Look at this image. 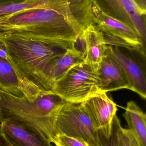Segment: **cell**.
Returning <instances> with one entry per match:
<instances>
[{"label": "cell", "mask_w": 146, "mask_h": 146, "mask_svg": "<svg viewBox=\"0 0 146 146\" xmlns=\"http://www.w3.org/2000/svg\"><path fill=\"white\" fill-rule=\"evenodd\" d=\"M0 146H12L3 135L0 124Z\"/></svg>", "instance_id": "obj_22"}, {"label": "cell", "mask_w": 146, "mask_h": 146, "mask_svg": "<svg viewBox=\"0 0 146 146\" xmlns=\"http://www.w3.org/2000/svg\"><path fill=\"white\" fill-rule=\"evenodd\" d=\"M54 131L55 137L63 135L83 140L91 146H103L101 135L81 104L65 101L55 115Z\"/></svg>", "instance_id": "obj_4"}, {"label": "cell", "mask_w": 146, "mask_h": 146, "mask_svg": "<svg viewBox=\"0 0 146 146\" xmlns=\"http://www.w3.org/2000/svg\"><path fill=\"white\" fill-rule=\"evenodd\" d=\"M0 57L7 60V53L6 46L1 41H0Z\"/></svg>", "instance_id": "obj_21"}, {"label": "cell", "mask_w": 146, "mask_h": 146, "mask_svg": "<svg viewBox=\"0 0 146 146\" xmlns=\"http://www.w3.org/2000/svg\"></svg>", "instance_id": "obj_23"}, {"label": "cell", "mask_w": 146, "mask_h": 146, "mask_svg": "<svg viewBox=\"0 0 146 146\" xmlns=\"http://www.w3.org/2000/svg\"><path fill=\"white\" fill-rule=\"evenodd\" d=\"M119 117L116 116L114 121L117 146H141L134 135L127 129L121 126Z\"/></svg>", "instance_id": "obj_17"}, {"label": "cell", "mask_w": 146, "mask_h": 146, "mask_svg": "<svg viewBox=\"0 0 146 146\" xmlns=\"http://www.w3.org/2000/svg\"><path fill=\"white\" fill-rule=\"evenodd\" d=\"M111 54L123 70L130 85L129 90L138 94L141 98H146L145 68L135 56L119 47L109 46Z\"/></svg>", "instance_id": "obj_8"}, {"label": "cell", "mask_w": 146, "mask_h": 146, "mask_svg": "<svg viewBox=\"0 0 146 146\" xmlns=\"http://www.w3.org/2000/svg\"><path fill=\"white\" fill-rule=\"evenodd\" d=\"M101 91L97 73L84 61L55 82L52 89L64 101L75 104L82 103Z\"/></svg>", "instance_id": "obj_5"}, {"label": "cell", "mask_w": 146, "mask_h": 146, "mask_svg": "<svg viewBox=\"0 0 146 146\" xmlns=\"http://www.w3.org/2000/svg\"><path fill=\"white\" fill-rule=\"evenodd\" d=\"M123 116L129 129L134 135L141 146H146V115L135 102L127 103Z\"/></svg>", "instance_id": "obj_14"}, {"label": "cell", "mask_w": 146, "mask_h": 146, "mask_svg": "<svg viewBox=\"0 0 146 146\" xmlns=\"http://www.w3.org/2000/svg\"><path fill=\"white\" fill-rule=\"evenodd\" d=\"M3 135L12 146H52L49 141L37 133L10 122L1 123Z\"/></svg>", "instance_id": "obj_13"}, {"label": "cell", "mask_w": 146, "mask_h": 146, "mask_svg": "<svg viewBox=\"0 0 146 146\" xmlns=\"http://www.w3.org/2000/svg\"><path fill=\"white\" fill-rule=\"evenodd\" d=\"M92 9L95 25L101 31L105 34L122 39L146 56V46L143 44L139 36L134 29L105 14L95 5H93Z\"/></svg>", "instance_id": "obj_9"}, {"label": "cell", "mask_w": 146, "mask_h": 146, "mask_svg": "<svg viewBox=\"0 0 146 146\" xmlns=\"http://www.w3.org/2000/svg\"><path fill=\"white\" fill-rule=\"evenodd\" d=\"M93 22L89 0H50L44 7L1 15L0 32L70 45Z\"/></svg>", "instance_id": "obj_1"}, {"label": "cell", "mask_w": 146, "mask_h": 146, "mask_svg": "<svg viewBox=\"0 0 146 146\" xmlns=\"http://www.w3.org/2000/svg\"><path fill=\"white\" fill-rule=\"evenodd\" d=\"M65 101L52 91L29 101L0 90V122L14 123L54 144V118Z\"/></svg>", "instance_id": "obj_3"}, {"label": "cell", "mask_w": 146, "mask_h": 146, "mask_svg": "<svg viewBox=\"0 0 146 146\" xmlns=\"http://www.w3.org/2000/svg\"><path fill=\"white\" fill-rule=\"evenodd\" d=\"M101 12L133 28L146 46V15L131 0H91Z\"/></svg>", "instance_id": "obj_6"}, {"label": "cell", "mask_w": 146, "mask_h": 146, "mask_svg": "<svg viewBox=\"0 0 146 146\" xmlns=\"http://www.w3.org/2000/svg\"><path fill=\"white\" fill-rule=\"evenodd\" d=\"M136 5L141 14L146 15V0H131Z\"/></svg>", "instance_id": "obj_19"}, {"label": "cell", "mask_w": 146, "mask_h": 146, "mask_svg": "<svg viewBox=\"0 0 146 146\" xmlns=\"http://www.w3.org/2000/svg\"><path fill=\"white\" fill-rule=\"evenodd\" d=\"M0 90L17 98L25 97L19 88L18 76L11 64L0 57Z\"/></svg>", "instance_id": "obj_15"}, {"label": "cell", "mask_w": 146, "mask_h": 146, "mask_svg": "<svg viewBox=\"0 0 146 146\" xmlns=\"http://www.w3.org/2000/svg\"><path fill=\"white\" fill-rule=\"evenodd\" d=\"M0 41L6 46L7 60L18 76L20 90L29 101L50 92L45 88L43 71L73 44H59L9 32H0Z\"/></svg>", "instance_id": "obj_2"}, {"label": "cell", "mask_w": 146, "mask_h": 146, "mask_svg": "<svg viewBox=\"0 0 146 146\" xmlns=\"http://www.w3.org/2000/svg\"><path fill=\"white\" fill-rule=\"evenodd\" d=\"M50 0H0V16L26 9L43 8Z\"/></svg>", "instance_id": "obj_16"}, {"label": "cell", "mask_w": 146, "mask_h": 146, "mask_svg": "<svg viewBox=\"0 0 146 146\" xmlns=\"http://www.w3.org/2000/svg\"><path fill=\"white\" fill-rule=\"evenodd\" d=\"M103 146H117L115 132L114 127H113V133L110 139L108 140H103Z\"/></svg>", "instance_id": "obj_20"}, {"label": "cell", "mask_w": 146, "mask_h": 146, "mask_svg": "<svg viewBox=\"0 0 146 146\" xmlns=\"http://www.w3.org/2000/svg\"><path fill=\"white\" fill-rule=\"evenodd\" d=\"M54 144L56 146H91L83 140L61 134L56 135Z\"/></svg>", "instance_id": "obj_18"}, {"label": "cell", "mask_w": 146, "mask_h": 146, "mask_svg": "<svg viewBox=\"0 0 146 146\" xmlns=\"http://www.w3.org/2000/svg\"><path fill=\"white\" fill-rule=\"evenodd\" d=\"M79 36L85 44L84 61L97 72L108 46L105 42L104 33L96 25H91Z\"/></svg>", "instance_id": "obj_12"}, {"label": "cell", "mask_w": 146, "mask_h": 146, "mask_svg": "<svg viewBox=\"0 0 146 146\" xmlns=\"http://www.w3.org/2000/svg\"><path fill=\"white\" fill-rule=\"evenodd\" d=\"M84 59L85 54L78 49L75 43H73L65 52L48 62L43 72L44 84L46 91H52L54 83Z\"/></svg>", "instance_id": "obj_10"}, {"label": "cell", "mask_w": 146, "mask_h": 146, "mask_svg": "<svg viewBox=\"0 0 146 146\" xmlns=\"http://www.w3.org/2000/svg\"><path fill=\"white\" fill-rule=\"evenodd\" d=\"M81 104L102 138L108 140L113 133L114 121L117 115V105L107 93L100 91Z\"/></svg>", "instance_id": "obj_7"}, {"label": "cell", "mask_w": 146, "mask_h": 146, "mask_svg": "<svg viewBox=\"0 0 146 146\" xmlns=\"http://www.w3.org/2000/svg\"><path fill=\"white\" fill-rule=\"evenodd\" d=\"M99 88L108 92L130 88V85L123 70L115 60L109 46L97 71Z\"/></svg>", "instance_id": "obj_11"}]
</instances>
